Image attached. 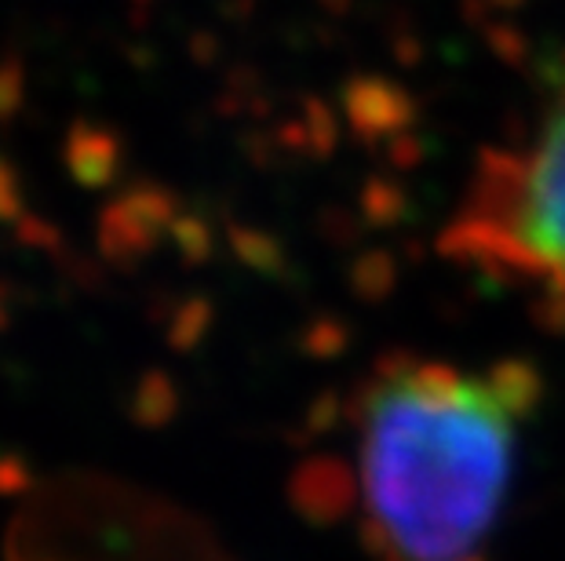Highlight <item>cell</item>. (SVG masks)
I'll return each instance as SVG.
<instances>
[{
  "label": "cell",
  "instance_id": "obj_1",
  "mask_svg": "<svg viewBox=\"0 0 565 561\" xmlns=\"http://www.w3.org/2000/svg\"><path fill=\"white\" fill-rule=\"evenodd\" d=\"M536 404L519 362L391 357L354 404V504L380 561H482Z\"/></svg>",
  "mask_w": 565,
  "mask_h": 561
},
{
  "label": "cell",
  "instance_id": "obj_2",
  "mask_svg": "<svg viewBox=\"0 0 565 561\" xmlns=\"http://www.w3.org/2000/svg\"><path fill=\"white\" fill-rule=\"evenodd\" d=\"M441 245L565 332V63L519 139L482 153Z\"/></svg>",
  "mask_w": 565,
  "mask_h": 561
}]
</instances>
